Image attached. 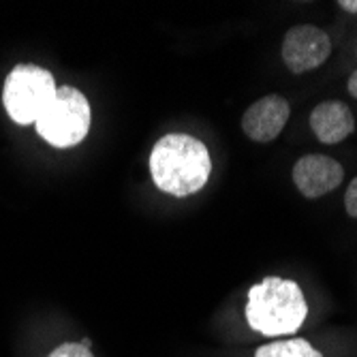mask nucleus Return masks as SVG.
Here are the masks:
<instances>
[{
	"label": "nucleus",
	"mask_w": 357,
	"mask_h": 357,
	"mask_svg": "<svg viewBox=\"0 0 357 357\" xmlns=\"http://www.w3.org/2000/svg\"><path fill=\"white\" fill-rule=\"evenodd\" d=\"M212 160L206 144L184 133L160 137L150 154V174L163 192L172 197H188L206 186Z\"/></svg>",
	"instance_id": "nucleus-1"
},
{
	"label": "nucleus",
	"mask_w": 357,
	"mask_h": 357,
	"mask_svg": "<svg viewBox=\"0 0 357 357\" xmlns=\"http://www.w3.org/2000/svg\"><path fill=\"white\" fill-rule=\"evenodd\" d=\"M308 306L298 282L287 278H266L248 291L246 321L248 326L264 336L294 334L306 321Z\"/></svg>",
	"instance_id": "nucleus-2"
},
{
	"label": "nucleus",
	"mask_w": 357,
	"mask_h": 357,
	"mask_svg": "<svg viewBox=\"0 0 357 357\" xmlns=\"http://www.w3.org/2000/svg\"><path fill=\"white\" fill-rule=\"evenodd\" d=\"M37 133L54 148H73L90 131V103L77 88L56 90L54 101L35 122Z\"/></svg>",
	"instance_id": "nucleus-3"
},
{
	"label": "nucleus",
	"mask_w": 357,
	"mask_h": 357,
	"mask_svg": "<svg viewBox=\"0 0 357 357\" xmlns=\"http://www.w3.org/2000/svg\"><path fill=\"white\" fill-rule=\"evenodd\" d=\"M54 75L37 64H17L7 75L3 88V105L9 118L22 126L35 124L37 118L56 96Z\"/></svg>",
	"instance_id": "nucleus-4"
},
{
	"label": "nucleus",
	"mask_w": 357,
	"mask_h": 357,
	"mask_svg": "<svg viewBox=\"0 0 357 357\" xmlns=\"http://www.w3.org/2000/svg\"><path fill=\"white\" fill-rule=\"evenodd\" d=\"M332 54L330 37L317 26L302 24L287 30L282 41V60L287 69L296 75L308 73L321 67Z\"/></svg>",
	"instance_id": "nucleus-5"
},
{
	"label": "nucleus",
	"mask_w": 357,
	"mask_h": 357,
	"mask_svg": "<svg viewBox=\"0 0 357 357\" xmlns=\"http://www.w3.org/2000/svg\"><path fill=\"white\" fill-rule=\"evenodd\" d=\"M344 169L336 158L326 154L302 156L294 167V182L306 199H317L342 184Z\"/></svg>",
	"instance_id": "nucleus-6"
},
{
	"label": "nucleus",
	"mask_w": 357,
	"mask_h": 357,
	"mask_svg": "<svg viewBox=\"0 0 357 357\" xmlns=\"http://www.w3.org/2000/svg\"><path fill=\"white\" fill-rule=\"evenodd\" d=\"M289 116H291V107L284 96L268 94L246 109L242 118V128L252 142L270 144L282 133Z\"/></svg>",
	"instance_id": "nucleus-7"
},
{
	"label": "nucleus",
	"mask_w": 357,
	"mask_h": 357,
	"mask_svg": "<svg viewBox=\"0 0 357 357\" xmlns=\"http://www.w3.org/2000/svg\"><path fill=\"white\" fill-rule=\"evenodd\" d=\"M310 126L321 144L334 146L353 133L355 118L342 101H323L312 109Z\"/></svg>",
	"instance_id": "nucleus-8"
},
{
	"label": "nucleus",
	"mask_w": 357,
	"mask_h": 357,
	"mask_svg": "<svg viewBox=\"0 0 357 357\" xmlns=\"http://www.w3.org/2000/svg\"><path fill=\"white\" fill-rule=\"evenodd\" d=\"M255 357H323V355L317 349H312L308 340L294 338V340L272 342L257 349Z\"/></svg>",
	"instance_id": "nucleus-9"
},
{
	"label": "nucleus",
	"mask_w": 357,
	"mask_h": 357,
	"mask_svg": "<svg viewBox=\"0 0 357 357\" xmlns=\"http://www.w3.org/2000/svg\"><path fill=\"white\" fill-rule=\"evenodd\" d=\"M47 357H94V355L90 349H86L79 342H67V344L56 347Z\"/></svg>",
	"instance_id": "nucleus-10"
},
{
	"label": "nucleus",
	"mask_w": 357,
	"mask_h": 357,
	"mask_svg": "<svg viewBox=\"0 0 357 357\" xmlns=\"http://www.w3.org/2000/svg\"><path fill=\"white\" fill-rule=\"evenodd\" d=\"M344 208H347V214L357 218V178L351 180V184L347 186V192H344Z\"/></svg>",
	"instance_id": "nucleus-11"
},
{
	"label": "nucleus",
	"mask_w": 357,
	"mask_h": 357,
	"mask_svg": "<svg viewBox=\"0 0 357 357\" xmlns=\"http://www.w3.org/2000/svg\"><path fill=\"white\" fill-rule=\"evenodd\" d=\"M338 7H342L349 13H357V0H340Z\"/></svg>",
	"instance_id": "nucleus-12"
},
{
	"label": "nucleus",
	"mask_w": 357,
	"mask_h": 357,
	"mask_svg": "<svg viewBox=\"0 0 357 357\" xmlns=\"http://www.w3.org/2000/svg\"><path fill=\"white\" fill-rule=\"evenodd\" d=\"M347 88H349V94H351V96H355V99H357V71L349 77Z\"/></svg>",
	"instance_id": "nucleus-13"
}]
</instances>
